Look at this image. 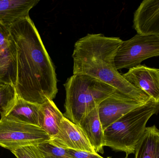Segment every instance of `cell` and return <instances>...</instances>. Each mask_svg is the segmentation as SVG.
Here are the masks:
<instances>
[{
	"instance_id": "ac0fdd59",
	"label": "cell",
	"mask_w": 159,
	"mask_h": 158,
	"mask_svg": "<svg viewBox=\"0 0 159 158\" xmlns=\"http://www.w3.org/2000/svg\"><path fill=\"white\" fill-rule=\"evenodd\" d=\"M43 158H74L67 149L57 147L50 143H43L37 145Z\"/></svg>"
},
{
	"instance_id": "9c48e42d",
	"label": "cell",
	"mask_w": 159,
	"mask_h": 158,
	"mask_svg": "<svg viewBox=\"0 0 159 158\" xmlns=\"http://www.w3.org/2000/svg\"><path fill=\"white\" fill-rule=\"evenodd\" d=\"M135 88L143 91L150 98L159 102V69L141 65L122 75Z\"/></svg>"
},
{
	"instance_id": "4fadbf2b",
	"label": "cell",
	"mask_w": 159,
	"mask_h": 158,
	"mask_svg": "<svg viewBox=\"0 0 159 158\" xmlns=\"http://www.w3.org/2000/svg\"><path fill=\"white\" fill-rule=\"evenodd\" d=\"M88 141L96 153L103 154L105 147L104 130L99 117L97 107L86 115L80 122Z\"/></svg>"
},
{
	"instance_id": "ba28073f",
	"label": "cell",
	"mask_w": 159,
	"mask_h": 158,
	"mask_svg": "<svg viewBox=\"0 0 159 158\" xmlns=\"http://www.w3.org/2000/svg\"><path fill=\"white\" fill-rule=\"evenodd\" d=\"M48 143L63 149L96 153L81 128L65 117L57 134Z\"/></svg>"
},
{
	"instance_id": "ffe728a7",
	"label": "cell",
	"mask_w": 159,
	"mask_h": 158,
	"mask_svg": "<svg viewBox=\"0 0 159 158\" xmlns=\"http://www.w3.org/2000/svg\"><path fill=\"white\" fill-rule=\"evenodd\" d=\"M67 150L69 154L74 158H104L98 155L97 153L76 151L72 149Z\"/></svg>"
},
{
	"instance_id": "7a4b0ae2",
	"label": "cell",
	"mask_w": 159,
	"mask_h": 158,
	"mask_svg": "<svg viewBox=\"0 0 159 158\" xmlns=\"http://www.w3.org/2000/svg\"><path fill=\"white\" fill-rule=\"evenodd\" d=\"M123 41L100 33L88 34L75 42L72 58L73 75L94 78L142 104L150 98L143 91L126 80L116 68L115 59Z\"/></svg>"
},
{
	"instance_id": "52a82bcc",
	"label": "cell",
	"mask_w": 159,
	"mask_h": 158,
	"mask_svg": "<svg viewBox=\"0 0 159 158\" xmlns=\"http://www.w3.org/2000/svg\"><path fill=\"white\" fill-rule=\"evenodd\" d=\"M143 105L120 92L107 97L97 107L103 130L130 111Z\"/></svg>"
},
{
	"instance_id": "d6986e66",
	"label": "cell",
	"mask_w": 159,
	"mask_h": 158,
	"mask_svg": "<svg viewBox=\"0 0 159 158\" xmlns=\"http://www.w3.org/2000/svg\"><path fill=\"white\" fill-rule=\"evenodd\" d=\"M11 152L16 158H43L37 145L23 147Z\"/></svg>"
},
{
	"instance_id": "5b68a950",
	"label": "cell",
	"mask_w": 159,
	"mask_h": 158,
	"mask_svg": "<svg viewBox=\"0 0 159 158\" xmlns=\"http://www.w3.org/2000/svg\"><path fill=\"white\" fill-rule=\"evenodd\" d=\"M159 56V36L136 34L123 41L116 54L115 64L118 70L132 68L144 60Z\"/></svg>"
},
{
	"instance_id": "603a6c76",
	"label": "cell",
	"mask_w": 159,
	"mask_h": 158,
	"mask_svg": "<svg viewBox=\"0 0 159 158\" xmlns=\"http://www.w3.org/2000/svg\"><path fill=\"white\" fill-rule=\"evenodd\" d=\"M128 158V157L127 156V157H126V158Z\"/></svg>"
},
{
	"instance_id": "6da1fadb",
	"label": "cell",
	"mask_w": 159,
	"mask_h": 158,
	"mask_svg": "<svg viewBox=\"0 0 159 158\" xmlns=\"http://www.w3.org/2000/svg\"><path fill=\"white\" fill-rule=\"evenodd\" d=\"M10 41L9 79L24 100L41 105L58 92L56 69L30 17L7 28Z\"/></svg>"
},
{
	"instance_id": "2e32d148",
	"label": "cell",
	"mask_w": 159,
	"mask_h": 158,
	"mask_svg": "<svg viewBox=\"0 0 159 158\" xmlns=\"http://www.w3.org/2000/svg\"><path fill=\"white\" fill-rule=\"evenodd\" d=\"M0 65L5 76L6 81H10V54L9 32L7 28L0 24Z\"/></svg>"
},
{
	"instance_id": "30bf717a",
	"label": "cell",
	"mask_w": 159,
	"mask_h": 158,
	"mask_svg": "<svg viewBox=\"0 0 159 158\" xmlns=\"http://www.w3.org/2000/svg\"><path fill=\"white\" fill-rule=\"evenodd\" d=\"M133 28L137 34L159 36V0H144L134 15Z\"/></svg>"
},
{
	"instance_id": "e0dca14e",
	"label": "cell",
	"mask_w": 159,
	"mask_h": 158,
	"mask_svg": "<svg viewBox=\"0 0 159 158\" xmlns=\"http://www.w3.org/2000/svg\"><path fill=\"white\" fill-rule=\"evenodd\" d=\"M16 95V91L13 83H2L0 85V112L9 106Z\"/></svg>"
},
{
	"instance_id": "7402d4cb",
	"label": "cell",
	"mask_w": 159,
	"mask_h": 158,
	"mask_svg": "<svg viewBox=\"0 0 159 158\" xmlns=\"http://www.w3.org/2000/svg\"><path fill=\"white\" fill-rule=\"evenodd\" d=\"M4 82L5 81H3L1 80H0V85L2 83Z\"/></svg>"
},
{
	"instance_id": "44dd1931",
	"label": "cell",
	"mask_w": 159,
	"mask_h": 158,
	"mask_svg": "<svg viewBox=\"0 0 159 158\" xmlns=\"http://www.w3.org/2000/svg\"><path fill=\"white\" fill-rule=\"evenodd\" d=\"M0 80L6 82V81L5 76L3 72L2 69L1 65H0Z\"/></svg>"
},
{
	"instance_id": "8fae6325",
	"label": "cell",
	"mask_w": 159,
	"mask_h": 158,
	"mask_svg": "<svg viewBox=\"0 0 159 158\" xmlns=\"http://www.w3.org/2000/svg\"><path fill=\"white\" fill-rule=\"evenodd\" d=\"M40 105L24 100L17 94L14 101L0 112L1 118L39 127Z\"/></svg>"
},
{
	"instance_id": "5bb4252c",
	"label": "cell",
	"mask_w": 159,
	"mask_h": 158,
	"mask_svg": "<svg viewBox=\"0 0 159 158\" xmlns=\"http://www.w3.org/2000/svg\"><path fill=\"white\" fill-rule=\"evenodd\" d=\"M64 117L53 100H48L40 105L39 127L51 138L57 134Z\"/></svg>"
},
{
	"instance_id": "8992f818",
	"label": "cell",
	"mask_w": 159,
	"mask_h": 158,
	"mask_svg": "<svg viewBox=\"0 0 159 158\" xmlns=\"http://www.w3.org/2000/svg\"><path fill=\"white\" fill-rule=\"evenodd\" d=\"M51 137L41 127L1 118L0 146L10 151L23 147L47 143Z\"/></svg>"
},
{
	"instance_id": "9a60e30c",
	"label": "cell",
	"mask_w": 159,
	"mask_h": 158,
	"mask_svg": "<svg viewBox=\"0 0 159 158\" xmlns=\"http://www.w3.org/2000/svg\"><path fill=\"white\" fill-rule=\"evenodd\" d=\"M134 154V158H159V130L156 125L147 127Z\"/></svg>"
},
{
	"instance_id": "7c38bea8",
	"label": "cell",
	"mask_w": 159,
	"mask_h": 158,
	"mask_svg": "<svg viewBox=\"0 0 159 158\" xmlns=\"http://www.w3.org/2000/svg\"><path fill=\"white\" fill-rule=\"evenodd\" d=\"M39 0H0V24L6 28L26 18Z\"/></svg>"
},
{
	"instance_id": "277c9868",
	"label": "cell",
	"mask_w": 159,
	"mask_h": 158,
	"mask_svg": "<svg viewBox=\"0 0 159 158\" xmlns=\"http://www.w3.org/2000/svg\"><path fill=\"white\" fill-rule=\"evenodd\" d=\"M159 112V102L153 99L130 111L104 130L105 146L125 152L127 156L134 154L148 122Z\"/></svg>"
},
{
	"instance_id": "3957f363",
	"label": "cell",
	"mask_w": 159,
	"mask_h": 158,
	"mask_svg": "<svg viewBox=\"0 0 159 158\" xmlns=\"http://www.w3.org/2000/svg\"><path fill=\"white\" fill-rule=\"evenodd\" d=\"M64 86L66 91L64 117L78 125L101 102L120 92L110 85L84 75H73Z\"/></svg>"
}]
</instances>
